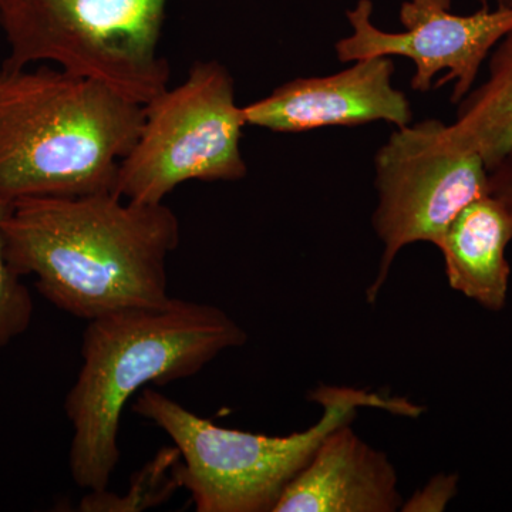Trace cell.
I'll return each mask as SVG.
<instances>
[{"label": "cell", "instance_id": "cell-14", "mask_svg": "<svg viewBox=\"0 0 512 512\" xmlns=\"http://www.w3.org/2000/svg\"><path fill=\"white\" fill-rule=\"evenodd\" d=\"M8 210L0 204V353L20 338L32 323L35 303L22 276L10 266L6 258L2 220Z\"/></svg>", "mask_w": 512, "mask_h": 512}, {"label": "cell", "instance_id": "cell-18", "mask_svg": "<svg viewBox=\"0 0 512 512\" xmlns=\"http://www.w3.org/2000/svg\"><path fill=\"white\" fill-rule=\"evenodd\" d=\"M508 6H512V0H508Z\"/></svg>", "mask_w": 512, "mask_h": 512}, {"label": "cell", "instance_id": "cell-6", "mask_svg": "<svg viewBox=\"0 0 512 512\" xmlns=\"http://www.w3.org/2000/svg\"><path fill=\"white\" fill-rule=\"evenodd\" d=\"M245 127L232 74L218 60H198L183 83L144 104L136 143L120 163L117 194L160 204L190 181L242 180L248 174Z\"/></svg>", "mask_w": 512, "mask_h": 512}, {"label": "cell", "instance_id": "cell-2", "mask_svg": "<svg viewBox=\"0 0 512 512\" xmlns=\"http://www.w3.org/2000/svg\"><path fill=\"white\" fill-rule=\"evenodd\" d=\"M247 342L248 333L227 312L177 298L87 320L82 366L64 399L74 484L87 491L109 487L120 463L121 417L141 390L195 376Z\"/></svg>", "mask_w": 512, "mask_h": 512}, {"label": "cell", "instance_id": "cell-3", "mask_svg": "<svg viewBox=\"0 0 512 512\" xmlns=\"http://www.w3.org/2000/svg\"><path fill=\"white\" fill-rule=\"evenodd\" d=\"M144 106L52 64L0 69V204L116 191Z\"/></svg>", "mask_w": 512, "mask_h": 512}, {"label": "cell", "instance_id": "cell-1", "mask_svg": "<svg viewBox=\"0 0 512 512\" xmlns=\"http://www.w3.org/2000/svg\"><path fill=\"white\" fill-rule=\"evenodd\" d=\"M6 258L37 292L74 318L92 320L170 301L168 258L181 225L164 202L143 204L116 191L28 198L2 220Z\"/></svg>", "mask_w": 512, "mask_h": 512}, {"label": "cell", "instance_id": "cell-11", "mask_svg": "<svg viewBox=\"0 0 512 512\" xmlns=\"http://www.w3.org/2000/svg\"><path fill=\"white\" fill-rule=\"evenodd\" d=\"M511 241L512 221L500 202L491 195L471 202L437 245L450 288L487 311H503L510 289Z\"/></svg>", "mask_w": 512, "mask_h": 512}, {"label": "cell", "instance_id": "cell-4", "mask_svg": "<svg viewBox=\"0 0 512 512\" xmlns=\"http://www.w3.org/2000/svg\"><path fill=\"white\" fill-rule=\"evenodd\" d=\"M134 399L133 412L163 430L177 447L174 478L198 512H274L322 440L352 423L363 407L406 417L423 413V407L406 399L320 384L309 394L322 407L320 420L289 436H265L217 426L151 387Z\"/></svg>", "mask_w": 512, "mask_h": 512}, {"label": "cell", "instance_id": "cell-15", "mask_svg": "<svg viewBox=\"0 0 512 512\" xmlns=\"http://www.w3.org/2000/svg\"><path fill=\"white\" fill-rule=\"evenodd\" d=\"M460 478L454 473H440L431 477L409 498L404 500L402 512H443L457 497Z\"/></svg>", "mask_w": 512, "mask_h": 512}, {"label": "cell", "instance_id": "cell-10", "mask_svg": "<svg viewBox=\"0 0 512 512\" xmlns=\"http://www.w3.org/2000/svg\"><path fill=\"white\" fill-rule=\"evenodd\" d=\"M350 424L336 427L322 440L274 512L402 510L404 498L392 461L357 436Z\"/></svg>", "mask_w": 512, "mask_h": 512}, {"label": "cell", "instance_id": "cell-16", "mask_svg": "<svg viewBox=\"0 0 512 512\" xmlns=\"http://www.w3.org/2000/svg\"><path fill=\"white\" fill-rule=\"evenodd\" d=\"M490 195L500 202L512 221V151L497 167L488 171Z\"/></svg>", "mask_w": 512, "mask_h": 512}, {"label": "cell", "instance_id": "cell-17", "mask_svg": "<svg viewBox=\"0 0 512 512\" xmlns=\"http://www.w3.org/2000/svg\"><path fill=\"white\" fill-rule=\"evenodd\" d=\"M495 6H508V0H494Z\"/></svg>", "mask_w": 512, "mask_h": 512}, {"label": "cell", "instance_id": "cell-13", "mask_svg": "<svg viewBox=\"0 0 512 512\" xmlns=\"http://www.w3.org/2000/svg\"><path fill=\"white\" fill-rule=\"evenodd\" d=\"M180 458L177 447L163 448L154 460L138 471L126 497L107 494L103 491H89L80 503V511L86 512H128L163 504L177 490L173 468Z\"/></svg>", "mask_w": 512, "mask_h": 512}, {"label": "cell", "instance_id": "cell-5", "mask_svg": "<svg viewBox=\"0 0 512 512\" xmlns=\"http://www.w3.org/2000/svg\"><path fill=\"white\" fill-rule=\"evenodd\" d=\"M170 0H0L2 66L52 64L138 104L170 86L160 53Z\"/></svg>", "mask_w": 512, "mask_h": 512}, {"label": "cell", "instance_id": "cell-8", "mask_svg": "<svg viewBox=\"0 0 512 512\" xmlns=\"http://www.w3.org/2000/svg\"><path fill=\"white\" fill-rule=\"evenodd\" d=\"M373 9L372 0H359L346 12L350 33L336 42L339 62L404 57L414 64V92H430L434 77L444 72L437 87L453 83V104L474 89L494 47L512 29V6L491 9L485 3L470 15H457L451 0H404L399 10L403 32L377 28Z\"/></svg>", "mask_w": 512, "mask_h": 512}, {"label": "cell", "instance_id": "cell-9", "mask_svg": "<svg viewBox=\"0 0 512 512\" xmlns=\"http://www.w3.org/2000/svg\"><path fill=\"white\" fill-rule=\"evenodd\" d=\"M392 57L357 60L329 76L299 77L244 106L247 126L282 134L328 127L413 123L412 103L393 86Z\"/></svg>", "mask_w": 512, "mask_h": 512}, {"label": "cell", "instance_id": "cell-12", "mask_svg": "<svg viewBox=\"0 0 512 512\" xmlns=\"http://www.w3.org/2000/svg\"><path fill=\"white\" fill-rule=\"evenodd\" d=\"M487 79L458 103L448 140L483 158L488 171L512 151V29L487 60Z\"/></svg>", "mask_w": 512, "mask_h": 512}, {"label": "cell", "instance_id": "cell-7", "mask_svg": "<svg viewBox=\"0 0 512 512\" xmlns=\"http://www.w3.org/2000/svg\"><path fill=\"white\" fill-rule=\"evenodd\" d=\"M377 205L372 225L383 245L376 278L366 291L375 303L397 255L409 245H439L471 202L490 195L483 158L448 140L436 119L399 127L375 154Z\"/></svg>", "mask_w": 512, "mask_h": 512}]
</instances>
